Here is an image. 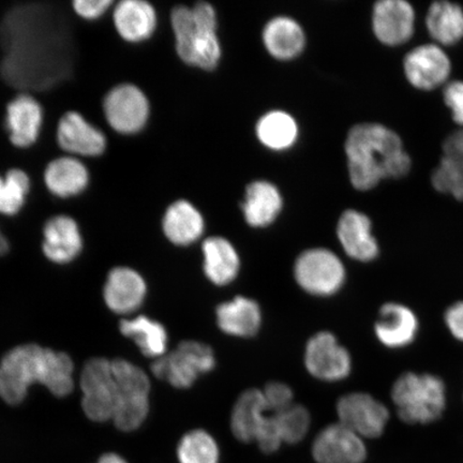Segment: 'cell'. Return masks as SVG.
I'll use <instances>...</instances> for the list:
<instances>
[{"mask_svg":"<svg viewBox=\"0 0 463 463\" xmlns=\"http://www.w3.org/2000/svg\"><path fill=\"white\" fill-rule=\"evenodd\" d=\"M0 74L22 92L44 91L72 77L77 51L65 17L50 5L27 4L0 23Z\"/></svg>","mask_w":463,"mask_h":463,"instance_id":"cell-1","label":"cell"},{"mask_svg":"<svg viewBox=\"0 0 463 463\" xmlns=\"http://www.w3.org/2000/svg\"><path fill=\"white\" fill-rule=\"evenodd\" d=\"M71 357L39 345H17L0 362V398L10 405L21 404L29 387L42 384L58 398L74 389Z\"/></svg>","mask_w":463,"mask_h":463,"instance_id":"cell-2","label":"cell"},{"mask_svg":"<svg viewBox=\"0 0 463 463\" xmlns=\"http://www.w3.org/2000/svg\"><path fill=\"white\" fill-rule=\"evenodd\" d=\"M345 154L350 181L357 190L368 191L387 178H402L412 166L401 137L375 123L358 124L349 131Z\"/></svg>","mask_w":463,"mask_h":463,"instance_id":"cell-3","label":"cell"},{"mask_svg":"<svg viewBox=\"0 0 463 463\" xmlns=\"http://www.w3.org/2000/svg\"><path fill=\"white\" fill-rule=\"evenodd\" d=\"M171 21L178 56L188 65L215 69L222 57L215 9L203 2L191 9L178 5L172 11Z\"/></svg>","mask_w":463,"mask_h":463,"instance_id":"cell-4","label":"cell"},{"mask_svg":"<svg viewBox=\"0 0 463 463\" xmlns=\"http://www.w3.org/2000/svg\"><path fill=\"white\" fill-rule=\"evenodd\" d=\"M391 397L398 418L408 425L432 424L447 410V386L431 373H402L393 383Z\"/></svg>","mask_w":463,"mask_h":463,"instance_id":"cell-5","label":"cell"},{"mask_svg":"<svg viewBox=\"0 0 463 463\" xmlns=\"http://www.w3.org/2000/svg\"><path fill=\"white\" fill-rule=\"evenodd\" d=\"M112 368L118 392L112 421L120 431H136L149 413V378L135 364L120 358L112 361Z\"/></svg>","mask_w":463,"mask_h":463,"instance_id":"cell-6","label":"cell"},{"mask_svg":"<svg viewBox=\"0 0 463 463\" xmlns=\"http://www.w3.org/2000/svg\"><path fill=\"white\" fill-rule=\"evenodd\" d=\"M216 366L215 355L210 346L198 341H183L175 350L165 353L152 364V373L160 380L176 387L189 389L203 373Z\"/></svg>","mask_w":463,"mask_h":463,"instance_id":"cell-7","label":"cell"},{"mask_svg":"<svg viewBox=\"0 0 463 463\" xmlns=\"http://www.w3.org/2000/svg\"><path fill=\"white\" fill-rule=\"evenodd\" d=\"M294 276L307 293L328 298L344 288L346 271L337 254L326 248H315L300 254L294 266Z\"/></svg>","mask_w":463,"mask_h":463,"instance_id":"cell-8","label":"cell"},{"mask_svg":"<svg viewBox=\"0 0 463 463\" xmlns=\"http://www.w3.org/2000/svg\"><path fill=\"white\" fill-rule=\"evenodd\" d=\"M80 385L87 419L95 422L112 420L118 393L112 361L103 357L91 358L80 373Z\"/></svg>","mask_w":463,"mask_h":463,"instance_id":"cell-9","label":"cell"},{"mask_svg":"<svg viewBox=\"0 0 463 463\" xmlns=\"http://www.w3.org/2000/svg\"><path fill=\"white\" fill-rule=\"evenodd\" d=\"M335 410L338 422L364 439L383 436L391 419L390 410L367 392L346 393L339 399Z\"/></svg>","mask_w":463,"mask_h":463,"instance_id":"cell-10","label":"cell"},{"mask_svg":"<svg viewBox=\"0 0 463 463\" xmlns=\"http://www.w3.org/2000/svg\"><path fill=\"white\" fill-rule=\"evenodd\" d=\"M108 124L119 135H136L147 123L149 103L144 92L132 84L113 87L103 99Z\"/></svg>","mask_w":463,"mask_h":463,"instance_id":"cell-11","label":"cell"},{"mask_svg":"<svg viewBox=\"0 0 463 463\" xmlns=\"http://www.w3.org/2000/svg\"><path fill=\"white\" fill-rule=\"evenodd\" d=\"M305 364L308 373L324 382H339L350 375V352L329 332L317 333L307 344Z\"/></svg>","mask_w":463,"mask_h":463,"instance_id":"cell-12","label":"cell"},{"mask_svg":"<svg viewBox=\"0 0 463 463\" xmlns=\"http://www.w3.org/2000/svg\"><path fill=\"white\" fill-rule=\"evenodd\" d=\"M311 454L316 463H364L368 449L363 438L335 422L318 432Z\"/></svg>","mask_w":463,"mask_h":463,"instance_id":"cell-13","label":"cell"},{"mask_svg":"<svg viewBox=\"0 0 463 463\" xmlns=\"http://www.w3.org/2000/svg\"><path fill=\"white\" fill-rule=\"evenodd\" d=\"M58 146L68 156L80 158H97L106 152L107 137L79 112L62 115L56 130Z\"/></svg>","mask_w":463,"mask_h":463,"instance_id":"cell-14","label":"cell"},{"mask_svg":"<svg viewBox=\"0 0 463 463\" xmlns=\"http://www.w3.org/2000/svg\"><path fill=\"white\" fill-rule=\"evenodd\" d=\"M43 120L42 103L28 92H21L5 107V130L11 144L16 148L26 149L36 144Z\"/></svg>","mask_w":463,"mask_h":463,"instance_id":"cell-15","label":"cell"},{"mask_svg":"<svg viewBox=\"0 0 463 463\" xmlns=\"http://www.w3.org/2000/svg\"><path fill=\"white\" fill-rule=\"evenodd\" d=\"M403 66L409 82L422 90H431L445 83L451 71L447 53L439 45L431 43L409 52Z\"/></svg>","mask_w":463,"mask_h":463,"instance_id":"cell-16","label":"cell"},{"mask_svg":"<svg viewBox=\"0 0 463 463\" xmlns=\"http://www.w3.org/2000/svg\"><path fill=\"white\" fill-rule=\"evenodd\" d=\"M415 13L404 0H381L375 3L373 29L375 37L386 45L403 44L413 36Z\"/></svg>","mask_w":463,"mask_h":463,"instance_id":"cell-17","label":"cell"},{"mask_svg":"<svg viewBox=\"0 0 463 463\" xmlns=\"http://www.w3.org/2000/svg\"><path fill=\"white\" fill-rule=\"evenodd\" d=\"M419 331L418 316L409 307L392 302L381 307L374 323V334L381 345L392 350L403 349L414 343Z\"/></svg>","mask_w":463,"mask_h":463,"instance_id":"cell-18","label":"cell"},{"mask_svg":"<svg viewBox=\"0 0 463 463\" xmlns=\"http://www.w3.org/2000/svg\"><path fill=\"white\" fill-rule=\"evenodd\" d=\"M337 236L351 259L363 263H370L378 259V241L373 234L372 220L364 213L354 210L345 211L338 222Z\"/></svg>","mask_w":463,"mask_h":463,"instance_id":"cell-19","label":"cell"},{"mask_svg":"<svg viewBox=\"0 0 463 463\" xmlns=\"http://www.w3.org/2000/svg\"><path fill=\"white\" fill-rule=\"evenodd\" d=\"M83 237L79 224L67 215L52 217L43 227V251L51 262L71 263L83 250Z\"/></svg>","mask_w":463,"mask_h":463,"instance_id":"cell-20","label":"cell"},{"mask_svg":"<svg viewBox=\"0 0 463 463\" xmlns=\"http://www.w3.org/2000/svg\"><path fill=\"white\" fill-rule=\"evenodd\" d=\"M147 287L143 277L129 268H115L109 271L103 288V298L109 309L118 315H130L140 308L146 297Z\"/></svg>","mask_w":463,"mask_h":463,"instance_id":"cell-21","label":"cell"},{"mask_svg":"<svg viewBox=\"0 0 463 463\" xmlns=\"http://www.w3.org/2000/svg\"><path fill=\"white\" fill-rule=\"evenodd\" d=\"M44 184L58 199H71L85 193L90 182V171L82 160L63 156L52 160L43 174Z\"/></svg>","mask_w":463,"mask_h":463,"instance_id":"cell-22","label":"cell"},{"mask_svg":"<svg viewBox=\"0 0 463 463\" xmlns=\"http://www.w3.org/2000/svg\"><path fill=\"white\" fill-rule=\"evenodd\" d=\"M442 150V157L431 175L432 186L439 193L463 202V129L450 133Z\"/></svg>","mask_w":463,"mask_h":463,"instance_id":"cell-23","label":"cell"},{"mask_svg":"<svg viewBox=\"0 0 463 463\" xmlns=\"http://www.w3.org/2000/svg\"><path fill=\"white\" fill-rule=\"evenodd\" d=\"M113 21L121 38L137 43L152 36L157 15L153 5L144 0H123L114 8Z\"/></svg>","mask_w":463,"mask_h":463,"instance_id":"cell-24","label":"cell"},{"mask_svg":"<svg viewBox=\"0 0 463 463\" xmlns=\"http://www.w3.org/2000/svg\"><path fill=\"white\" fill-rule=\"evenodd\" d=\"M266 413L268 409L262 391L251 389L242 392L232 410V433L242 443L256 442Z\"/></svg>","mask_w":463,"mask_h":463,"instance_id":"cell-25","label":"cell"},{"mask_svg":"<svg viewBox=\"0 0 463 463\" xmlns=\"http://www.w3.org/2000/svg\"><path fill=\"white\" fill-rule=\"evenodd\" d=\"M218 326L225 334L249 338L259 332L262 315L258 303L239 297L217 308Z\"/></svg>","mask_w":463,"mask_h":463,"instance_id":"cell-26","label":"cell"},{"mask_svg":"<svg viewBox=\"0 0 463 463\" xmlns=\"http://www.w3.org/2000/svg\"><path fill=\"white\" fill-rule=\"evenodd\" d=\"M246 222L254 228H265L275 222L282 208L279 191L269 182H254L246 190L241 205Z\"/></svg>","mask_w":463,"mask_h":463,"instance_id":"cell-27","label":"cell"},{"mask_svg":"<svg viewBox=\"0 0 463 463\" xmlns=\"http://www.w3.org/2000/svg\"><path fill=\"white\" fill-rule=\"evenodd\" d=\"M204 271L208 279L217 286H227L239 275V254L231 242L222 237H211L203 242Z\"/></svg>","mask_w":463,"mask_h":463,"instance_id":"cell-28","label":"cell"},{"mask_svg":"<svg viewBox=\"0 0 463 463\" xmlns=\"http://www.w3.org/2000/svg\"><path fill=\"white\" fill-rule=\"evenodd\" d=\"M165 234L173 244L188 246L198 241L204 231V220L187 201H177L167 208L164 218Z\"/></svg>","mask_w":463,"mask_h":463,"instance_id":"cell-29","label":"cell"},{"mask_svg":"<svg viewBox=\"0 0 463 463\" xmlns=\"http://www.w3.org/2000/svg\"><path fill=\"white\" fill-rule=\"evenodd\" d=\"M263 42L270 55L288 61L302 53L306 39L298 23L289 17L279 16L265 26Z\"/></svg>","mask_w":463,"mask_h":463,"instance_id":"cell-30","label":"cell"},{"mask_svg":"<svg viewBox=\"0 0 463 463\" xmlns=\"http://www.w3.org/2000/svg\"><path fill=\"white\" fill-rule=\"evenodd\" d=\"M119 331L125 337L135 341L145 356L157 360L166 353L167 333L157 321L144 316L131 320L124 318L119 323Z\"/></svg>","mask_w":463,"mask_h":463,"instance_id":"cell-31","label":"cell"},{"mask_svg":"<svg viewBox=\"0 0 463 463\" xmlns=\"http://www.w3.org/2000/svg\"><path fill=\"white\" fill-rule=\"evenodd\" d=\"M426 25L436 42L455 44L463 38V9L455 3H433L428 10Z\"/></svg>","mask_w":463,"mask_h":463,"instance_id":"cell-32","label":"cell"},{"mask_svg":"<svg viewBox=\"0 0 463 463\" xmlns=\"http://www.w3.org/2000/svg\"><path fill=\"white\" fill-rule=\"evenodd\" d=\"M257 135L266 147L283 150L291 147L297 141L298 128L291 115L273 111L259 120Z\"/></svg>","mask_w":463,"mask_h":463,"instance_id":"cell-33","label":"cell"},{"mask_svg":"<svg viewBox=\"0 0 463 463\" xmlns=\"http://www.w3.org/2000/svg\"><path fill=\"white\" fill-rule=\"evenodd\" d=\"M32 183L28 174L21 169H10L0 174V215L13 217L25 206Z\"/></svg>","mask_w":463,"mask_h":463,"instance_id":"cell-34","label":"cell"},{"mask_svg":"<svg viewBox=\"0 0 463 463\" xmlns=\"http://www.w3.org/2000/svg\"><path fill=\"white\" fill-rule=\"evenodd\" d=\"M179 463H220V449L212 434L203 430L187 432L177 445Z\"/></svg>","mask_w":463,"mask_h":463,"instance_id":"cell-35","label":"cell"},{"mask_svg":"<svg viewBox=\"0 0 463 463\" xmlns=\"http://www.w3.org/2000/svg\"><path fill=\"white\" fill-rule=\"evenodd\" d=\"M273 414L282 443L298 444L303 441L311 424L309 411L304 405L293 403Z\"/></svg>","mask_w":463,"mask_h":463,"instance_id":"cell-36","label":"cell"},{"mask_svg":"<svg viewBox=\"0 0 463 463\" xmlns=\"http://www.w3.org/2000/svg\"><path fill=\"white\" fill-rule=\"evenodd\" d=\"M266 409L269 413L280 412L293 404V392L281 382H270L262 390Z\"/></svg>","mask_w":463,"mask_h":463,"instance_id":"cell-37","label":"cell"},{"mask_svg":"<svg viewBox=\"0 0 463 463\" xmlns=\"http://www.w3.org/2000/svg\"><path fill=\"white\" fill-rule=\"evenodd\" d=\"M111 0H75L72 10L85 21L99 20L112 7Z\"/></svg>","mask_w":463,"mask_h":463,"instance_id":"cell-38","label":"cell"},{"mask_svg":"<svg viewBox=\"0 0 463 463\" xmlns=\"http://www.w3.org/2000/svg\"><path fill=\"white\" fill-rule=\"evenodd\" d=\"M445 104L450 109L453 119L463 126V80H454L444 87Z\"/></svg>","mask_w":463,"mask_h":463,"instance_id":"cell-39","label":"cell"},{"mask_svg":"<svg viewBox=\"0 0 463 463\" xmlns=\"http://www.w3.org/2000/svg\"><path fill=\"white\" fill-rule=\"evenodd\" d=\"M444 320L451 335L463 343V300L449 307Z\"/></svg>","mask_w":463,"mask_h":463,"instance_id":"cell-40","label":"cell"},{"mask_svg":"<svg viewBox=\"0 0 463 463\" xmlns=\"http://www.w3.org/2000/svg\"><path fill=\"white\" fill-rule=\"evenodd\" d=\"M96 463H129L128 460L125 458V457L113 453V451H109V453L102 454L99 458H98Z\"/></svg>","mask_w":463,"mask_h":463,"instance_id":"cell-41","label":"cell"},{"mask_svg":"<svg viewBox=\"0 0 463 463\" xmlns=\"http://www.w3.org/2000/svg\"><path fill=\"white\" fill-rule=\"evenodd\" d=\"M9 249L10 245L7 237L5 236L2 229H0V257H3L5 256V254H7Z\"/></svg>","mask_w":463,"mask_h":463,"instance_id":"cell-42","label":"cell"}]
</instances>
